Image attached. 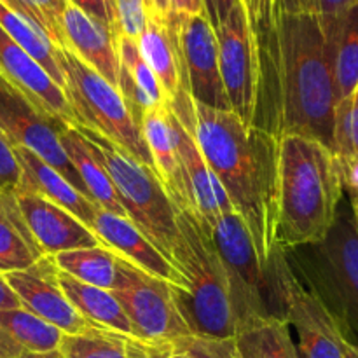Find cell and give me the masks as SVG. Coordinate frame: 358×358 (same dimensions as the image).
Masks as SVG:
<instances>
[{"label": "cell", "instance_id": "obj_1", "mask_svg": "<svg viewBox=\"0 0 358 358\" xmlns=\"http://www.w3.org/2000/svg\"><path fill=\"white\" fill-rule=\"evenodd\" d=\"M191 135L210 170L222 185L234 212L250 233L262 268L276 247L278 142L276 136L247 124L233 110H219L192 100Z\"/></svg>", "mask_w": 358, "mask_h": 358}, {"label": "cell", "instance_id": "obj_2", "mask_svg": "<svg viewBox=\"0 0 358 358\" xmlns=\"http://www.w3.org/2000/svg\"><path fill=\"white\" fill-rule=\"evenodd\" d=\"M282 55V131L334 149L336 87L331 51L315 10H278ZM334 152V150H332Z\"/></svg>", "mask_w": 358, "mask_h": 358}, {"label": "cell", "instance_id": "obj_3", "mask_svg": "<svg viewBox=\"0 0 358 358\" xmlns=\"http://www.w3.org/2000/svg\"><path fill=\"white\" fill-rule=\"evenodd\" d=\"M343 192L336 154L315 138L285 135L278 142L276 247L287 252L320 243L334 226Z\"/></svg>", "mask_w": 358, "mask_h": 358}, {"label": "cell", "instance_id": "obj_4", "mask_svg": "<svg viewBox=\"0 0 358 358\" xmlns=\"http://www.w3.org/2000/svg\"><path fill=\"white\" fill-rule=\"evenodd\" d=\"M171 262L185 280L184 292L173 296L192 338L208 341L236 338L229 283L212 231L182 206H177Z\"/></svg>", "mask_w": 358, "mask_h": 358}, {"label": "cell", "instance_id": "obj_5", "mask_svg": "<svg viewBox=\"0 0 358 358\" xmlns=\"http://www.w3.org/2000/svg\"><path fill=\"white\" fill-rule=\"evenodd\" d=\"M76 129L83 135L93 156L107 170L126 217L171 262L177 238V206L154 170L105 136L80 126Z\"/></svg>", "mask_w": 358, "mask_h": 358}, {"label": "cell", "instance_id": "obj_6", "mask_svg": "<svg viewBox=\"0 0 358 358\" xmlns=\"http://www.w3.org/2000/svg\"><path fill=\"white\" fill-rule=\"evenodd\" d=\"M59 65L65 76L63 91L76 115L77 126L105 136L131 154L136 161L154 170L142 128L133 117L117 87L108 84L69 49H59Z\"/></svg>", "mask_w": 358, "mask_h": 358}, {"label": "cell", "instance_id": "obj_7", "mask_svg": "<svg viewBox=\"0 0 358 358\" xmlns=\"http://www.w3.org/2000/svg\"><path fill=\"white\" fill-rule=\"evenodd\" d=\"M278 317L289 325L299 358H345L341 325L324 301L294 273L287 252L278 250L266 268Z\"/></svg>", "mask_w": 358, "mask_h": 358}, {"label": "cell", "instance_id": "obj_8", "mask_svg": "<svg viewBox=\"0 0 358 358\" xmlns=\"http://www.w3.org/2000/svg\"><path fill=\"white\" fill-rule=\"evenodd\" d=\"M310 248V287L334 315L346 339L358 343V231L345 198L327 236Z\"/></svg>", "mask_w": 358, "mask_h": 358}, {"label": "cell", "instance_id": "obj_9", "mask_svg": "<svg viewBox=\"0 0 358 358\" xmlns=\"http://www.w3.org/2000/svg\"><path fill=\"white\" fill-rule=\"evenodd\" d=\"M212 238L229 283L236 332L262 318L278 317L268 275L241 217L224 213L212 227Z\"/></svg>", "mask_w": 358, "mask_h": 358}, {"label": "cell", "instance_id": "obj_10", "mask_svg": "<svg viewBox=\"0 0 358 358\" xmlns=\"http://www.w3.org/2000/svg\"><path fill=\"white\" fill-rule=\"evenodd\" d=\"M110 292L128 317L136 341L149 346H168L191 338V331L175 303L173 289L121 255L115 259V282Z\"/></svg>", "mask_w": 358, "mask_h": 358}, {"label": "cell", "instance_id": "obj_11", "mask_svg": "<svg viewBox=\"0 0 358 358\" xmlns=\"http://www.w3.org/2000/svg\"><path fill=\"white\" fill-rule=\"evenodd\" d=\"M166 27L177 48L185 93L206 107L231 110L220 77L217 35L206 14L170 13Z\"/></svg>", "mask_w": 358, "mask_h": 358}, {"label": "cell", "instance_id": "obj_12", "mask_svg": "<svg viewBox=\"0 0 358 358\" xmlns=\"http://www.w3.org/2000/svg\"><path fill=\"white\" fill-rule=\"evenodd\" d=\"M58 126L59 122L38 112L16 87L0 76V131L7 142L34 152L87 196L83 180L63 150Z\"/></svg>", "mask_w": 358, "mask_h": 358}, {"label": "cell", "instance_id": "obj_13", "mask_svg": "<svg viewBox=\"0 0 358 358\" xmlns=\"http://www.w3.org/2000/svg\"><path fill=\"white\" fill-rule=\"evenodd\" d=\"M171 126L175 135V154H177V178L171 201L175 206L189 210L196 219L201 220L210 231L224 213L234 212L217 180L210 170L201 150L189 129L175 117L171 112Z\"/></svg>", "mask_w": 358, "mask_h": 358}, {"label": "cell", "instance_id": "obj_14", "mask_svg": "<svg viewBox=\"0 0 358 358\" xmlns=\"http://www.w3.org/2000/svg\"><path fill=\"white\" fill-rule=\"evenodd\" d=\"M219 65L229 108L254 126L257 105V69L243 3H238L215 30Z\"/></svg>", "mask_w": 358, "mask_h": 358}, {"label": "cell", "instance_id": "obj_15", "mask_svg": "<svg viewBox=\"0 0 358 358\" xmlns=\"http://www.w3.org/2000/svg\"><path fill=\"white\" fill-rule=\"evenodd\" d=\"M14 206L31 247L41 255L62 254L77 248L105 247L103 241L77 217L42 196L28 191L13 194Z\"/></svg>", "mask_w": 358, "mask_h": 358}, {"label": "cell", "instance_id": "obj_16", "mask_svg": "<svg viewBox=\"0 0 358 358\" xmlns=\"http://www.w3.org/2000/svg\"><path fill=\"white\" fill-rule=\"evenodd\" d=\"M58 266L52 255H42L30 268L6 273V280L21 308L55 325L63 334H76L90 322L72 306L58 283Z\"/></svg>", "mask_w": 358, "mask_h": 358}, {"label": "cell", "instance_id": "obj_17", "mask_svg": "<svg viewBox=\"0 0 358 358\" xmlns=\"http://www.w3.org/2000/svg\"><path fill=\"white\" fill-rule=\"evenodd\" d=\"M0 76L16 87L38 112L59 124L76 128L77 121L65 91L23 48L0 28Z\"/></svg>", "mask_w": 358, "mask_h": 358}, {"label": "cell", "instance_id": "obj_18", "mask_svg": "<svg viewBox=\"0 0 358 358\" xmlns=\"http://www.w3.org/2000/svg\"><path fill=\"white\" fill-rule=\"evenodd\" d=\"M93 231L108 250L121 255L142 271L166 282L175 294H182L185 290V280L180 271L143 236L142 231L129 219L100 208L94 219Z\"/></svg>", "mask_w": 358, "mask_h": 358}, {"label": "cell", "instance_id": "obj_19", "mask_svg": "<svg viewBox=\"0 0 358 358\" xmlns=\"http://www.w3.org/2000/svg\"><path fill=\"white\" fill-rule=\"evenodd\" d=\"M62 31L65 41L62 49H69L80 62L103 77L108 84L117 87V31L87 16L72 3H69L63 13Z\"/></svg>", "mask_w": 358, "mask_h": 358}, {"label": "cell", "instance_id": "obj_20", "mask_svg": "<svg viewBox=\"0 0 358 358\" xmlns=\"http://www.w3.org/2000/svg\"><path fill=\"white\" fill-rule=\"evenodd\" d=\"M10 147H13L14 157H16L21 170V184L17 191H28L42 196L52 205L72 213L84 226L93 231L94 219H96V213L100 208L87 196H84L79 189L73 187L59 171L49 166L45 161L35 156L34 152L20 145Z\"/></svg>", "mask_w": 358, "mask_h": 358}, {"label": "cell", "instance_id": "obj_21", "mask_svg": "<svg viewBox=\"0 0 358 358\" xmlns=\"http://www.w3.org/2000/svg\"><path fill=\"white\" fill-rule=\"evenodd\" d=\"M117 91L124 98L133 117L140 124L143 112L161 103H168L166 96H164L152 70L143 62L135 38L117 34Z\"/></svg>", "mask_w": 358, "mask_h": 358}, {"label": "cell", "instance_id": "obj_22", "mask_svg": "<svg viewBox=\"0 0 358 358\" xmlns=\"http://www.w3.org/2000/svg\"><path fill=\"white\" fill-rule=\"evenodd\" d=\"M63 332L24 308L0 311V358L56 352Z\"/></svg>", "mask_w": 358, "mask_h": 358}, {"label": "cell", "instance_id": "obj_23", "mask_svg": "<svg viewBox=\"0 0 358 358\" xmlns=\"http://www.w3.org/2000/svg\"><path fill=\"white\" fill-rule=\"evenodd\" d=\"M58 135L63 150H65L70 163L76 168L79 178L83 180L84 189H86L87 192V198H90L98 208L105 210V212L126 217L107 170H105V168L101 166L100 161L93 156L90 147L84 142L83 135H80L76 128L66 124L58 126ZM126 219H128V217H126Z\"/></svg>", "mask_w": 358, "mask_h": 358}, {"label": "cell", "instance_id": "obj_24", "mask_svg": "<svg viewBox=\"0 0 358 358\" xmlns=\"http://www.w3.org/2000/svg\"><path fill=\"white\" fill-rule=\"evenodd\" d=\"M331 51L332 76L338 103L352 96L358 86V2L334 24L324 28Z\"/></svg>", "mask_w": 358, "mask_h": 358}, {"label": "cell", "instance_id": "obj_25", "mask_svg": "<svg viewBox=\"0 0 358 358\" xmlns=\"http://www.w3.org/2000/svg\"><path fill=\"white\" fill-rule=\"evenodd\" d=\"M58 283L66 299L72 303V306L79 311L84 320L133 338L131 324L110 290L87 285L65 275L63 271L58 273Z\"/></svg>", "mask_w": 358, "mask_h": 358}, {"label": "cell", "instance_id": "obj_26", "mask_svg": "<svg viewBox=\"0 0 358 358\" xmlns=\"http://www.w3.org/2000/svg\"><path fill=\"white\" fill-rule=\"evenodd\" d=\"M140 128L152 157L154 171L171 198L175 191V178H177V154H175L170 103H161L143 112Z\"/></svg>", "mask_w": 358, "mask_h": 358}, {"label": "cell", "instance_id": "obj_27", "mask_svg": "<svg viewBox=\"0 0 358 358\" xmlns=\"http://www.w3.org/2000/svg\"><path fill=\"white\" fill-rule=\"evenodd\" d=\"M0 28L23 48L63 90L65 76L59 65V48L34 23L0 0Z\"/></svg>", "mask_w": 358, "mask_h": 358}, {"label": "cell", "instance_id": "obj_28", "mask_svg": "<svg viewBox=\"0 0 358 358\" xmlns=\"http://www.w3.org/2000/svg\"><path fill=\"white\" fill-rule=\"evenodd\" d=\"M234 348L241 358H299L289 325L278 317L262 318L240 329Z\"/></svg>", "mask_w": 358, "mask_h": 358}, {"label": "cell", "instance_id": "obj_29", "mask_svg": "<svg viewBox=\"0 0 358 358\" xmlns=\"http://www.w3.org/2000/svg\"><path fill=\"white\" fill-rule=\"evenodd\" d=\"M133 339L90 322L76 334H63L58 352L62 358H128Z\"/></svg>", "mask_w": 358, "mask_h": 358}, {"label": "cell", "instance_id": "obj_30", "mask_svg": "<svg viewBox=\"0 0 358 358\" xmlns=\"http://www.w3.org/2000/svg\"><path fill=\"white\" fill-rule=\"evenodd\" d=\"M42 257L28 240L14 206L13 194L0 196V273L27 269Z\"/></svg>", "mask_w": 358, "mask_h": 358}, {"label": "cell", "instance_id": "obj_31", "mask_svg": "<svg viewBox=\"0 0 358 358\" xmlns=\"http://www.w3.org/2000/svg\"><path fill=\"white\" fill-rule=\"evenodd\" d=\"M115 259L117 255L103 247L77 248L55 255L59 271L87 285L112 290L115 282Z\"/></svg>", "mask_w": 358, "mask_h": 358}, {"label": "cell", "instance_id": "obj_32", "mask_svg": "<svg viewBox=\"0 0 358 358\" xmlns=\"http://www.w3.org/2000/svg\"><path fill=\"white\" fill-rule=\"evenodd\" d=\"M2 2L34 21L59 49L65 45L62 20L69 0H2Z\"/></svg>", "mask_w": 358, "mask_h": 358}, {"label": "cell", "instance_id": "obj_33", "mask_svg": "<svg viewBox=\"0 0 358 358\" xmlns=\"http://www.w3.org/2000/svg\"><path fill=\"white\" fill-rule=\"evenodd\" d=\"M336 157L358 156V86L352 96L336 105L334 119Z\"/></svg>", "mask_w": 358, "mask_h": 358}, {"label": "cell", "instance_id": "obj_34", "mask_svg": "<svg viewBox=\"0 0 358 358\" xmlns=\"http://www.w3.org/2000/svg\"><path fill=\"white\" fill-rule=\"evenodd\" d=\"M234 339L208 341L199 338H184L171 345L173 358H233Z\"/></svg>", "mask_w": 358, "mask_h": 358}, {"label": "cell", "instance_id": "obj_35", "mask_svg": "<svg viewBox=\"0 0 358 358\" xmlns=\"http://www.w3.org/2000/svg\"><path fill=\"white\" fill-rule=\"evenodd\" d=\"M119 31L129 38H138L145 30L147 13L143 0H114Z\"/></svg>", "mask_w": 358, "mask_h": 358}, {"label": "cell", "instance_id": "obj_36", "mask_svg": "<svg viewBox=\"0 0 358 358\" xmlns=\"http://www.w3.org/2000/svg\"><path fill=\"white\" fill-rule=\"evenodd\" d=\"M21 170L13 147L0 131V196L14 194L20 189Z\"/></svg>", "mask_w": 358, "mask_h": 358}, {"label": "cell", "instance_id": "obj_37", "mask_svg": "<svg viewBox=\"0 0 358 358\" xmlns=\"http://www.w3.org/2000/svg\"><path fill=\"white\" fill-rule=\"evenodd\" d=\"M69 3L76 6L77 9H80L83 13H86L87 16L98 20L100 23L107 24L110 30L121 34V31H119L114 0H69Z\"/></svg>", "mask_w": 358, "mask_h": 358}, {"label": "cell", "instance_id": "obj_38", "mask_svg": "<svg viewBox=\"0 0 358 358\" xmlns=\"http://www.w3.org/2000/svg\"><path fill=\"white\" fill-rule=\"evenodd\" d=\"M341 170L343 192L348 196V203L353 212H358V156L338 157Z\"/></svg>", "mask_w": 358, "mask_h": 358}, {"label": "cell", "instance_id": "obj_39", "mask_svg": "<svg viewBox=\"0 0 358 358\" xmlns=\"http://www.w3.org/2000/svg\"><path fill=\"white\" fill-rule=\"evenodd\" d=\"M357 2L358 0H315V10L320 17L322 27L329 28Z\"/></svg>", "mask_w": 358, "mask_h": 358}, {"label": "cell", "instance_id": "obj_40", "mask_svg": "<svg viewBox=\"0 0 358 358\" xmlns=\"http://www.w3.org/2000/svg\"><path fill=\"white\" fill-rule=\"evenodd\" d=\"M240 2L241 0H203L205 14L206 17H208L210 24L213 27V30H217V28L226 21V17L229 16L231 10H233Z\"/></svg>", "mask_w": 358, "mask_h": 358}, {"label": "cell", "instance_id": "obj_41", "mask_svg": "<svg viewBox=\"0 0 358 358\" xmlns=\"http://www.w3.org/2000/svg\"><path fill=\"white\" fill-rule=\"evenodd\" d=\"M143 2H145L147 17H154V20L166 23L168 16L171 13L170 0H143Z\"/></svg>", "mask_w": 358, "mask_h": 358}, {"label": "cell", "instance_id": "obj_42", "mask_svg": "<svg viewBox=\"0 0 358 358\" xmlns=\"http://www.w3.org/2000/svg\"><path fill=\"white\" fill-rule=\"evenodd\" d=\"M13 308H21V303L9 287V283H7L6 276L0 273V311L13 310Z\"/></svg>", "mask_w": 358, "mask_h": 358}, {"label": "cell", "instance_id": "obj_43", "mask_svg": "<svg viewBox=\"0 0 358 358\" xmlns=\"http://www.w3.org/2000/svg\"><path fill=\"white\" fill-rule=\"evenodd\" d=\"M171 13L177 14H199L205 13L203 0H170Z\"/></svg>", "mask_w": 358, "mask_h": 358}, {"label": "cell", "instance_id": "obj_44", "mask_svg": "<svg viewBox=\"0 0 358 358\" xmlns=\"http://www.w3.org/2000/svg\"><path fill=\"white\" fill-rule=\"evenodd\" d=\"M278 10L285 13H297V10H315L311 0H276Z\"/></svg>", "mask_w": 358, "mask_h": 358}, {"label": "cell", "instance_id": "obj_45", "mask_svg": "<svg viewBox=\"0 0 358 358\" xmlns=\"http://www.w3.org/2000/svg\"><path fill=\"white\" fill-rule=\"evenodd\" d=\"M128 358H152V355H150L149 345H143V343L133 339L131 345H129Z\"/></svg>", "mask_w": 358, "mask_h": 358}, {"label": "cell", "instance_id": "obj_46", "mask_svg": "<svg viewBox=\"0 0 358 358\" xmlns=\"http://www.w3.org/2000/svg\"><path fill=\"white\" fill-rule=\"evenodd\" d=\"M17 358H62V355H59V352L56 350V352L51 353H24V355Z\"/></svg>", "mask_w": 358, "mask_h": 358}, {"label": "cell", "instance_id": "obj_47", "mask_svg": "<svg viewBox=\"0 0 358 358\" xmlns=\"http://www.w3.org/2000/svg\"><path fill=\"white\" fill-rule=\"evenodd\" d=\"M345 358H358V343H348L346 345Z\"/></svg>", "mask_w": 358, "mask_h": 358}, {"label": "cell", "instance_id": "obj_48", "mask_svg": "<svg viewBox=\"0 0 358 358\" xmlns=\"http://www.w3.org/2000/svg\"><path fill=\"white\" fill-rule=\"evenodd\" d=\"M353 212V210H352ZM353 215H355V224H357V231H358V212H353Z\"/></svg>", "mask_w": 358, "mask_h": 358}, {"label": "cell", "instance_id": "obj_49", "mask_svg": "<svg viewBox=\"0 0 358 358\" xmlns=\"http://www.w3.org/2000/svg\"><path fill=\"white\" fill-rule=\"evenodd\" d=\"M233 358H241L240 355H238V353H236V348H234V353H233Z\"/></svg>", "mask_w": 358, "mask_h": 358}, {"label": "cell", "instance_id": "obj_50", "mask_svg": "<svg viewBox=\"0 0 358 358\" xmlns=\"http://www.w3.org/2000/svg\"><path fill=\"white\" fill-rule=\"evenodd\" d=\"M311 6H313V9H315V0H311ZM315 13H317V10H315Z\"/></svg>", "mask_w": 358, "mask_h": 358}]
</instances>
